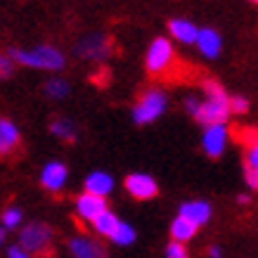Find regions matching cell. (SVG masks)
I'll list each match as a JSON object with an SVG mask.
<instances>
[{
	"instance_id": "obj_10",
	"label": "cell",
	"mask_w": 258,
	"mask_h": 258,
	"mask_svg": "<svg viewBox=\"0 0 258 258\" xmlns=\"http://www.w3.org/2000/svg\"><path fill=\"white\" fill-rule=\"evenodd\" d=\"M123 187L128 197H133L135 202H149L159 195V182L149 173H131L125 175Z\"/></svg>"
},
{
	"instance_id": "obj_26",
	"label": "cell",
	"mask_w": 258,
	"mask_h": 258,
	"mask_svg": "<svg viewBox=\"0 0 258 258\" xmlns=\"http://www.w3.org/2000/svg\"><path fill=\"white\" fill-rule=\"evenodd\" d=\"M249 107L251 104L244 95H232V97H230V109H232V114H246Z\"/></svg>"
},
{
	"instance_id": "obj_21",
	"label": "cell",
	"mask_w": 258,
	"mask_h": 258,
	"mask_svg": "<svg viewBox=\"0 0 258 258\" xmlns=\"http://www.w3.org/2000/svg\"><path fill=\"white\" fill-rule=\"evenodd\" d=\"M114 246H121V249H128V246H133L135 242H138V230H135V225H131L128 220H121V225H118V230L114 232V237L109 239Z\"/></svg>"
},
{
	"instance_id": "obj_6",
	"label": "cell",
	"mask_w": 258,
	"mask_h": 258,
	"mask_svg": "<svg viewBox=\"0 0 258 258\" xmlns=\"http://www.w3.org/2000/svg\"><path fill=\"white\" fill-rule=\"evenodd\" d=\"M111 38L109 36H104V33H88L83 38L79 40V45H76V55L81 59H86V62H95V64H102L107 62L111 57Z\"/></svg>"
},
{
	"instance_id": "obj_1",
	"label": "cell",
	"mask_w": 258,
	"mask_h": 258,
	"mask_svg": "<svg viewBox=\"0 0 258 258\" xmlns=\"http://www.w3.org/2000/svg\"><path fill=\"white\" fill-rule=\"evenodd\" d=\"M202 93L204 97H197V95L185 97V111L204 128L213 123H227V118L232 116V109H230L232 95H227L225 88L213 79L202 81Z\"/></svg>"
},
{
	"instance_id": "obj_15",
	"label": "cell",
	"mask_w": 258,
	"mask_h": 258,
	"mask_svg": "<svg viewBox=\"0 0 258 258\" xmlns=\"http://www.w3.org/2000/svg\"><path fill=\"white\" fill-rule=\"evenodd\" d=\"M114 189H116V180L107 171H90L86 175V180H83V192L104 197V199H109V195Z\"/></svg>"
},
{
	"instance_id": "obj_29",
	"label": "cell",
	"mask_w": 258,
	"mask_h": 258,
	"mask_svg": "<svg viewBox=\"0 0 258 258\" xmlns=\"http://www.w3.org/2000/svg\"><path fill=\"white\" fill-rule=\"evenodd\" d=\"M206 253H209V258H223V246H218V244H211Z\"/></svg>"
},
{
	"instance_id": "obj_20",
	"label": "cell",
	"mask_w": 258,
	"mask_h": 258,
	"mask_svg": "<svg viewBox=\"0 0 258 258\" xmlns=\"http://www.w3.org/2000/svg\"><path fill=\"white\" fill-rule=\"evenodd\" d=\"M50 133L62 142H74L76 140V135H79L76 133V123H74L71 118H64V116L50 121Z\"/></svg>"
},
{
	"instance_id": "obj_9",
	"label": "cell",
	"mask_w": 258,
	"mask_h": 258,
	"mask_svg": "<svg viewBox=\"0 0 258 258\" xmlns=\"http://www.w3.org/2000/svg\"><path fill=\"white\" fill-rule=\"evenodd\" d=\"M74 211H76V216H79L83 223L93 225L102 213L109 211V204H107L104 197L90 195V192H81V195L74 199Z\"/></svg>"
},
{
	"instance_id": "obj_25",
	"label": "cell",
	"mask_w": 258,
	"mask_h": 258,
	"mask_svg": "<svg viewBox=\"0 0 258 258\" xmlns=\"http://www.w3.org/2000/svg\"><path fill=\"white\" fill-rule=\"evenodd\" d=\"M244 168L258 171V140L251 142L249 147H246V154H244Z\"/></svg>"
},
{
	"instance_id": "obj_11",
	"label": "cell",
	"mask_w": 258,
	"mask_h": 258,
	"mask_svg": "<svg viewBox=\"0 0 258 258\" xmlns=\"http://www.w3.org/2000/svg\"><path fill=\"white\" fill-rule=\"evenodd\" d=\"M67 251L71 258H107L100 239L93 235H74L67 239Z\"/></svg>"
},
{
	"instance_id": "obj_19",
	"label": "cell",
	"mask_w": 258,
	"mask_h": 258,
	"mask_svg": "<svg viewBox=\"0 0 258 258\" xmlns=\"http://www.w3.org/2000/svg\"><path fill=\"white\" fill-rule=\"evenodd\" d=\"M118 225H121V218H118L116 213L111 211H107V213H102L100 218L93 223V232L97 237H104V239H111L114 237V232L118 230Z\"/></svg>"
},
{
	"instance_id": "obj_27",
	"label": "cell",
	"mask_w": 258,
	"mask_h": 258,
	"mask_svg": "<svg viewBox=\"0 0 258 258\" xmlns=\"http://www.w3.org/2000/svg\"><path fill=\"white\" fill-rule=\"evenodd\" d=\"M8 258H36V256L29 253L26 249H22L19 244H10L8 246Z\"/></svg>"
},
{
	"instance_id": "obj_22",
	"label": "cell",
	"mask_w": 258,
	"mask_h": 258,
	"mask_svg": "<svg viewBox=\"0 0 258 258\" xmlns=\"http://www.w3.org/2000/svg\"><path fill=\"white\" fill-rule=\"evenodd\" d=\"M0 225L8 227L10 232H19L26 223H24V211L19 209V206H8V209H3V213H0Z\"/></svg>"
},
{
	"instance_id": "obj_4",
	"label": "cell",
	"mask_w": 258,
	"mask_h": 258,
	"mask_svg": "<svg viewBox=\"0 0 258 258\" xmlns=\"http://www.w3.org/2000/svg\"><path fill=\"white\" fill-rule=\"evenodd\" d=\"M17 244L33 256H47L55 246V230L43 220H31L17 232Z\"/></svg>"
},
{
	"instance_id": "obj_30",
	"label": "cell",
	"mask_w": 258,
	"mask_h": 258,
	"mask_svg": "<svg viewBox=\"0 0 258 258\" xmlns=\"http://www.w3.org/2000/svg\"><path fill=\"white\" fill-rule=\"evenodd\" d=\"M8 235H10V230H8V227H3V225H0V246H3V244L8 242Z\"/></svg>"
},
{
	"instance_id": "obj_5",
	"label": "cell",
	"mask_w": 258,
	"mask_h": 258,
	"mask_svg": "<svg viewBox=\"0 0 258 258\" xmlns=\"http://www.w3.org/2000/svg\"><path fill=\"white\" fill-rule=\"evenodd\" d=\"M175 62V47H173V40L166 38V36H157L152 38V43L147 45V52H145V69L152 76H161L173 67Z\"/></svg>"
},
{
	"instance_id": "obj_17",
	"label": "cell",
	"mask_w": 258,
	"mask_h": 258,
	"mask_svg": "<svg viewBox=\"0 0 258 258\" xmlns=\"http://www.w3.org/2000/svg\"><path fill=\"white\" fill-rule=\"evenodd\" d=\"M199 232V227L192 223V220L182 218V216H175L171 220V227H168V235H171V242H180V244H187L192 242Z\"/></svg>"
},
{
	"instance_id": "obj_18",
	"label": "cell",
	"mask_w": 258,
	"mask_h": 258,
	"mask_svg": "<svg viewBox=\"0 0 258 258\" xmlns=\"http://www.w3.org/2000/svg\"><path fill=\"white\" fill-rule=\"evenodd\" d=\"M43 93H45L47 100L52 102H62L67 100L71 95V83L67 79H62V76H52V79L45 81V86H43Z\"/></svg>"
},
{
	"instance_id": "obj_24",
	"label": "cell",
	"mask_w": 258,
	"mask_h": 258,
	"mask_svg": "<svg viewBox=\"0 0 258 258\" xmlns=\"http://www.w3.org/2000/svg\"><path fill=\"white\" fill-rule=\"evenodd\" d=\"M15 67H17V62L12 59V55H5V52H0V81L10 79V76L15 74Z\"/></svg>"
},
{
	"instance_id": "obj_8",
	"label": "cell",
	"mask_w": 258,
	"mask_h": 258,
	"mask_svg": "<svg viewBox=\"0 0 258 258\" xmlns=\"http://www.w3.org/2000/svg\"><path fill=\"white\" fill-rule=\"evenodd\" d=\"M230 142V128L227 123H213L202 131V149L209 159H220L225 154Z\"/></svg>"
},
{
	"instance_id": "obj_7",
	"label": "cell",
	"mask_w": 258,
	"mask_h": 258,
	"mask_svg": "<svg viewBox=\"0 0 258 258\" xmlns=\"http://www.w3.org/2000/svg\"><path fill=\"white\" fill-rule=\"evenodd\" d=\"M38 182L45 192H50V195H59V192L67 189V182H69V166L64 164V161H59V159L47 161V164L40 168Z\"/></svg>"
},
{
	"instance_id": "obj_3",
	"label": "cell",
	"mask_w": 258,
	"mask_h": 258,
	"mask_svg": "<svg viewBox=\"0 0 258 258\" xmlns=\"http://www.w3.org/2000/svg\"><path fill=\"white\" fill-rule=\"evenodd\" d=\"M168 111V95L161 88H147L145 93L138 97V102L131 109V118L135 125H149L159 121Z\"/></svg>"
},
{
	"instance_id": "obj_16",
	"label": "cell",
	"mask_w": 258,
	"mask_h": 258,
	"mask_svg": "<svg viewBox=\"0 0 258 258\" xmlns=\"http://www.w3.org/2000/svg\"><path fill=\"white\" fill-rule=\"evenodd\" d=\"M22 142V133H19V125L12 118H0V157H8L12 154Z\"/></svg>"
},
{
	"instance_id": "obj_13",
	"label": "cell",
	"mask_w": 258,
	"mask_h": 258,
	"mask_svg": "<svg viewBox=\"0 0 258 258\" xmlns=\"http://www.w3.org/2000/svg\"><path fill=\"white\" fill-rule=\"evenodd\" d=\"M195 47L204 59H218L220 52H223V36L216 29H211V26H204L199 31V38H197Z\"/></svg>"
},
{
	"instance_id": "obj_2",
	"label": "cell",
	"mask_w": 258,
	"mask_h": 258,
	"mask_svg": "<svg viewBox=\"0 0 258 258\" xmlns=\"http://www.w3.org/2000/svg\"><path fill=\"white\" fill-rule=\"evenodd\" d=\"M10 55H12V59H15L19 67H26V69H38V71L57 74V71H62L64 67H67V55L55 45L15 47Z\"/></svg>"
},
{
	"instance_id": "obj_23",
	"label": "cell",
	"mask_w": 258,
	"mask_h": 258,
	"mask_svg": "<svg viewBox=\"0 0 258 258\" xmlns=\"http://www.w3.org/2000/svg\"><path fill=\"white\" fill-rule=\"evenodd\" d=\"M164 258H189L187 244H180V242H168L164 249Z\"/></svg>"
},
{
	"instance_id": "obj_31",
	"label": "cell",
	"mask_w": 258,
	"mask_h": 258,
	"mask_svg": "<svg viewBox=\"0 0 258 258\" xmlns=\"http://www.w3.org/2000/svg\"><path fill=\"white\" fill-rule=\"evenodd\" d=\"M237 202H239V204H249V202H251V195L242 192V195H237Z\"/></svg>"
},
{
	"instance_id": "obj_28",
	"label": "cell",
	"mask_w": 258,
	"mask_h": 258,
	"mask_svg": "<svg viewBox=\"0 0 258 258\" xmlns=\"http://www.w3.org/2000/svg\"><path fill=\"white\" fill-rule=\"evenodd\" d=\"M244 182L249 185V189L258 192V171H251V168H244Z\"/></svg>"
},
{
	"instance_id": "obj_12",
	"label": "cell",
	"mask_w": 258,
	"mask_h": 258,
	"mask_svg": "<svg viewBox=\"0 0 258 258\" xmlns=\"http://www.w3.org/2000/svg\"><path fill=\"white\" fill-rule=\"evenodd\" d=\"M178 216L192 220L197 227H204V225H209V220L213 218V206L206 199H189V202L180 204Z\"/></svg>"
},
{
	"instance_id": "obj_32",
	"label": "cell",
	"mask_w": 258,
	"mask_h": 258,
	"mask_svg": "<svg viewBox=\"0 0 258 258\" xmlns=\"http://www.w3.org/2000/svg\"><path fill=\"white\" fill-rule=\"evenodd\" d=\"M249 3H253V5H258V0H249Z\"/></svg>"
},
{
	"instance_id": "obj_14",
	"label": "cell",
	"mask_w": 258,
	"mask_h": 258,
	"mask_svg": "<svg viewBox=\"0 0 258 258\" xmlns=\"http://www.w3.org/2000/svg\"><path fill=\"white\" fill-rule=\"evenodd\" d=\"M199 26L189 19H182V17H175L168 22V36L171 40L180 43V45H197V38H199Z\"/></svg>"
}]
</instances>
